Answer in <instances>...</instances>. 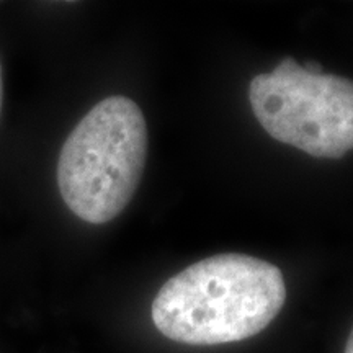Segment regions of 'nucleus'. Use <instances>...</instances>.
Instances as JSON below:
<instances>
[{
	"label": "nucleus",
	"instance_id": "obj_1",
	"mask_svg": "<svg viewBox=\"0 0 353 353\" xmlns=\"http://www.w3.org/2000/svg\"><path fill=\"white\" fill-rule=\"evenodd\" d=\"M286 299L283 273L244 254L213 255L190 265L159 290L152 321L187 345H221L262 332Z\"/></svg>",
	"mask_w": 353,
	"mask_h": 353
},
{
	"label": "nucleus",
	"instance_id": "obj_2",
	"mask_svg": "<svg viewBox=\"0 0 353 353\" xmlns=\"http://www.w3.org/2000/svg\"><path fill=\"white\" fill-rule=\"evenodd\" d=\"M148 145V125L134 101L121 95L99 101L65 139L57 161L68 208L90 224L120 216L138 190Z\"/></svg>",
	"mask_w": 353,
	"mask_h": 353
},
{
	"label": "nucleus",
	"instance_id": "obj_3",
	"mask_svg": "<svg viewBox=\"0 0 353 353\" xmlns=\"http://www.w3.org/2000/svg\"><path fill=\"white\" fill-rule=\"evenodd\" d=\"M255 118L273 139L312 157L341 159L353 145V85L347 77L309 74L285 57L249 87Z\"/></svg>",
	"mask_w": 353,
	"mask_h": 353
},
{
	"label": "nucleus",
	"instance_id": "obj_4",
	"mask_svg": "<svg viewBox=\"0 0 353 353\" xmlns=\"http://www.w3.org/2000/svg\"><path fill=\"white\" fill-rule=\"evenodd\" d=\"M304 70H307L309 74H314V76H317V74H322V65L314 63V61H307L306 68H304Z\"/></svg>",
	"mask_w": 353,
	"mask_h": 353
},
{
	"label": "nucleus",
	"instance_id": "obj_5",
	"mask_svg": "<svg viewBox=\"0 0 353 353\" xmlns=\"http://www.w3.org/2000/svg\"><path fill=\"white\" fill-rule=\"evenodd\" d=\"M2 100H3V83H2V65H0V110H2Z\"/></svg>",
	"mask_w": 353,
	"mask_h": 353
},
{
	"label": "nucleus",
	"instance_id": "obj_6",
	"mask_svg": "<svg viewBox=\"0 0 353 353\" xmlns=\"http://www.w3.org/2000/svg\"><path fill=\"white\" fill-rule=\"evenodd\" d=\"M345 353H353V337L348 339V342H347V348H345Z\"/></svg>",
	"mask_w": 353,
	"mask_h": 353
}]
</instances>
